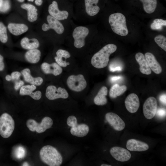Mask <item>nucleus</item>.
<instances>
[{
    "label": "nucleus",
    "mask_w": 166,
    "mask_h": 166,
    "mask_svg": "<svg viewBox=\"0 0 166 166\" xmlns=\"http://www.w3.org/2000/svg\"><path fill=\"white\" fill-rule=\"evenodd\" d=\"M91 24L85 26L73 25L72 23L70 31L66 39L72 40L73 46L77 49L84 47L86 42L94 39Z\"/></svg>",
    "instance_id": "1"
},
{
    "label": "nucleus",
    "mask_w": 166,
    "mask_h": 166,
    "mask_svg": "<svg viewBox=\"0 0 166 166\" xmlns=\"http://www.w3.org/2000/svg\"><path fill=\"white\" fill-rule=\"evenodd\" d=\"M117 49L116 45L114 44L105 45L93 56L91 60L92 65L97 69L105 67L108 64L110 55Z\"/></svg>",
    "instance_id": "2"
},
{
    "label": "nucleus",
    "mask_w": 166,
    "mask_h": 166,
    "mask_svg": "<svg viewBox=\"0 0 166 166\" xmlns=\"http://www.w3.org/2000/svg\"><path fill=\"white\" fill-rule=\"evenodd\" d=\"M42 161L50 166H59L62 163V157L60 152L53 147L47 145L43 146L40 151Z\"/></svg>",
    "instance_id": "3"
},
{
    "label": "nucleus",
    "mask_w": 166,
    "mask_h": 166,
    "mask_svg": "<svg viewBox=\"0 0 166 166\" xmlns=\"http://www.w3.org/2000/svg\"><path fill=\"white\" fill-rule=\"evenodd\" d=\"M109 23L113 31L121 36H125L128 34L126 18L120 13L111 14L108 18Z\"/></svg>",
    "instance_id": "4"
},
{
    "label": "nucleus",
    "mask_w": 166,
    "mask_h": 166,
    "mask_svg": "<svg viewBox=\"0 0 166 166\" xmlns=\"http://www.w3.org/2000/svg\"><path fill=\"white\" fill-rule=\"evenodd\" d=\"M47 24L44 23L42 26V30L47 31L50 30H53L59 35L65 34L67 36L69 34L72 27V23L64 25L60 20L54 18L49 14L46 18Z\"/></svg>",
    "instance_id": "5"
},
{
    "label": "nucleus",
    "mask_w": 166,
    "mask_h": 166,
    "mask_svg": "<svg viewBox=\"0 0 166 166\" xmlns=\"http://www.w3.org/2000/svg\"><path fill=\"white\" fill-rule=\"evenodd\" d=\"M99 0H84L85 8L83 12L75 18L82 22L91 21L92 17L96 16L100 10L97 5Z\"/></svg>",
    "instance_id": "6"
},
{
    "label": "nucleus",
    "mask_w": 166,
    "mask_h": 166,
    "mask_svg": "<svg viewBox=\"0 0 166 166\" xmlns=\"http://www.w3.org/2000/svg\"><path fill=\"white\" fill-rule=\"evenodd\" d=\"M14 121L12 117L7 113L0 116V135L7 138L12 135L14 128Z\"/></svg>",
    "instance_id": "7"
},
{
    "label": "nucleus",
    "mask_w": 166,
    "mask_h": 166,
    "mask_svg": "<svg viewBox=\"0 0 166 166\" xmlns=\"http://www.w3.org/2000/svg\"><path fill=\"white\" fill-rule=\"evenodd\" d=\"M53 121L50 117H44L40 123L37 122L33 119L28 120L26 122L27 128L31 131H36L38 133H41L50 128L53 124Z\"/></svg>",
    "instance_id": "8"
},
{
    "label": "nucleus",
    "mask_w": 166,
    "mask_h": 166,
    "mask_svg": "<svg viewBox=\"0 0 166 166\" xmlns=\"http://www.w3.org/2000/svg\"><path fill=\"white\" fill-rule=\"evenodd\" d=\"M48 11L49 14L54 18L65 22H70L71 18L73 16V14L70 12L60 10L58 3L55 1L49 5Z\"/></svg>",
    "instance_id": "9"
},
{
    "label": "nucleus",
    "mask_w": 166,
    "mask_h": 166,
    "mask_svg": "<svg viewBox=\"0 0 166 166\" xmlns=\"http://www.w3.org/2000/svg\"><path fill=\"white\" fill-rule=\"evenodd\" d=\"M67 84L71 90L79 92L83 90L87 86V82L83 75H71L68 78Z\"/></svg>",
    "instance_id": "10"
},
{
    "label": "nucleus",
    "mask_w": 166,
    "mask_h": 166,
    "mask_svg": "<svg viewBox=\"0 0 166 166\" xmlns=\"http://www.w3.org/2000/svg\"><path fill=\"white\" fill-rule=\"evenodd\" d=\"M45 95L49 100H53L58 98L66 99L69 97V94L66 90L61 87L57 88L54 85L47 86L46 90Z\"/></svg>",
    "instance_id": "11"
},
{
    "label": "nucleus",
    "mask_w": 166,
    "mask_h": 166,
    "mask_svg": "<svg viewBox=\"0 0 166 166\" xmlns=\"http://www.w3.org/2000/svg\"><path fill=\"white\" fill-rule=\"evenodd\" d=\"M157 101L154 97L147 98L143 106V112L145 117L148 119H152L155 116L157 110Z\"/></svg>",
    "instance_id": "12"
},
{
    "label": "nucleus",
    "mask_w": 166,
    "mask_h": 166,
    "mask_svg": "<svg viewBox=\"0 0 166 166\" xmlns=\"http://www.w3.org/2000/svg\"><path fill=\"white\" fill-rule=\"evenodd\" d=\"M105 118L108 123L116 130L121 131L125 127V124L124 121L115 113H108L105 114Z\"/></svg>",
    "instance_id": "13"
},
{
    "label": "nucleus",
    "mask_w": 166,
    "mask_h": 166,
    "mask_svg": "<svg viewBox=\"0 0 166 166\" xmlns=\"http://www.w3.org/2000/svg\"><path fill=\"white\" fill-rule=\"evenodd\" d=\"M110 152L112 156L116 160L119 161H127L131 157L130 152L123 148L114 147L111 148Z\"/></svg>",
    "instance_id": "14"
},
{
    "label": "nucleus",
    "mask_w": 166,
    "mask_h": 166,
    "mask_svg": "<svg viewBox=\"0 0 166 166\" xmlns=\"http://www.w3.org/2000/svg\"><path fill=\"white\" fill-rule=\"evenodd\" d=\"M36 89V86L34 85H23L20 88L19 94L21 96H29L35 100H38L41 98L42 93L39 90L34 92Z\"/></svg>",
    "instance_id": "15"
},
{
    "label": "nucleus",
    "mask_w": 166,
    "mask_h": 166,
    "mask_svg": "<svg viewBox=\"0 0 166 166\" xmlns=\"http://www.w3.org/2000/svg\"><path fill=\"white\" fill-rule=\"evenodd\" d=\"M124 102L126 109L131 113L136 112L140 106L139 98L137 95L134 93H132L128 95Z\"/></svg>",
    "instance_id": "16"
},
{
    "label": "nucleus",
    "mask_w": 166,
    "mask_h": 166,
    "mask_svg": "<svg viewBox=\"0 0 166 166\" xmlns=\"http://www.w3.org/2000/svg\"><path fill=\"white\" fill-rule=\"evenodd\" d=\"M126 147L128 150L131 151L142 152L148 150V145L146 143L135 139L128 140Z\"/></svg>",
    "instance_id": "17"
},
{
    "label": "nucleus",
    "mask_w": 166,
    "mask_h": 166,
    "mask_svg": "<svg viewBox=\"0 0 166 166\" xmlns=\"http://www.w3.org/2000/svg\"><path fill=\"white\" fill-rule=\"evenodd\" d=\"M41 69L45 74H52L55 76L60 75L62 72V69L61 67L56 62L49 64L46 62L42 63Z\"/></svg>",
    "instance_id": "18"
},
{
    "label": "nucleus",
    "mask_w": 166,
    "mask_h": 166,
    "mask_svg": "<svg viewBox=\"0 0 166 166\" xmlns=\"http://www.w3.org/2000/svg\"><path fill=\"white\" fill-rule=\"evenodd\" d=\"M135 58L139 65L140 72L146 75L151 74V69L144 55L141 53H138L135 55Z\"/></svg>",
    "instance_id": "19"
},
{
    "label": "nucleus",
    "mask_w": 166,
    "mask_h": 166,
    "mask_svg": "<svg viewBox=\"0 0 166 166\" xmlns=\"http://www.w3.org/2000/svg\"><path fill=\"white\" fill-rule=\"evenodd\" d=\"M56 54L54 59L56 62L61 67H66L69 63L66 60L71 57L69 52L66 50L59 49L56 51Z\"/></svg>",
    "instance_id": "20"
},
{
    "label": "nucleus",
    "mask_w": 166,
    "mask_h": 166,
    "mask_svg": "<svg viewBox=\"0 0 166 166\" xmlns=\"http://www.w3.org/2000/svg\"><path fill=\"white\" fill-rule=\"evenodd\" d=\"M89 128L85 124H77V123L71 127L70 132L72 135L78 137H83L88 133Z\"/></svg>",
    "instance_id": "21"
},
{
    "label": "nucleus",
    "mask_w": 166,
    "mask_h": 166,
    "mask_svg": "<svg viewBox=\"0 0 166 166\" xmlns=\"http://www.w3.org/2000/svg\"><path fill=\"white\" fill-rule=\"evenodd\" d=\"M21 73L22 74L25 81L31 85L35 86H39L43 82V78L40 77H34L31 74L30 69L26 68L23 69Z\"/></svg>",
    "instance_id": "22"
},
{
    "label": "nucleus",
    "mask_w": 166,
    "mask_h": 166,
    "mask_svg": "<svg viewBox=\"0 0 166 166\" xmlns=\"http://www.w3.org/2000/svg\"><path fill=\"white\" fill-rule=\"evenodd\" d=\"M144 56L151 69L156 74L161 73L162 71V68L155 56L149 52L146 53Z\"/></svg>",
    "instance_id": "23"
},
{
    "label": "nucleus",
    "mask_w": 166,
    "mask_h": 166,
    "mask_svg": "<svg viewBox=\"0 0 166 166\" xmlns=\"http://www.w3.org/2000/svg\"><path fill=\"white\" fill-rule=\"evenodd\" d=\"M8 28L12 34L16 36L26 32L28 29L26 25L20 23H10L8 25Z\"/></svg>",
    "instance_id": "24"
},
{
    "label": "nucleus",
    "mask_w": 166,
    "mask_h": 166,
    "mask_svg": "<svg viewBox=\"0 0 166 166\" xmlns=\"http://www.w3.org/2000/svg\"><path fill=\"white\" fill-rule=\"evenodd\" d=\"M41 56V51L36 49L29 50L25 54L26 61L32 64H35L38 62Z\"/></svg>",
    "instance_id": "25"
},
{
    "label": "nucleus",
    "mask_w": 166,
    "mask_h": 166,
    "mask_svg": "<svg viewBox=\"0 0 166 166\" xmlns=\"http://www.w3.org/2000/svg\"><path fill=\"white\" fill-rule=\"evenodd\" d=\"M21 7L27 11L28 20L29 22H32L37 20L38 10L34 6L30 4L23 3L21 5Z\"/></svg>",
    "instance_id": "26"
},
{
    "label": "nucleus",
    "mask_w": 166,
    "mask_h": 166,
    "mask_svg": "<svg viewBox=\"0 0 166 166\" xmlns=\"http://www.w3.org/2000/svg\"><path fill=\"white\" fill-rule=\"evenodd\" d=\"M108 89L107 87L105 86L102 87L94 98V103L98 105L106 104L107 102V100L106 97Z\"/></svg>",
    "instance_id": "27"
},
{
    "label": "nucleus",
    "mask_w": 166,
    "mask_h": 166,
    "mask_svg": "<svg viewBox=\"0 0 166 166\" xmlns=\"http://www.w3.org/2000/svg\"><path fill=\"white\" fill-rule=\"evenodd\" d=\"M20 44L22 48L28 50L37 49L39 46V42L37 39L35 38L29 39L26 37L22 39Z\"/></svg>",
    "instance_id": "28"
},
{
    "label": "nucleus",
    "mask_w": 166,
    "mask_h": 166,
    "mask_svg": "<svg viewBox=\"0 0 166 166\" xmlns=\"http://www.w3.org/2000/svg\"><path fill=\"white\" fill-rule=\"evenodd\" d=\"M127 89V87L125 85L120 86L118 84H116L111 88L109 92V96L112 98H116L123 94Z\"/></svg>",
    "instance_id": "29"
},
{
    "label": "nucleus",
    "mask_w": 166,
    "mask_h": 166,
    "mask_svg": "<svg viewBox=\"0 0 166 166\" xmlns=\"http://www.w3.org/2000/svg\"><path fill=\"white\" fill-rule=\"evenodd\" d=\"M143 4L144 11L148 14H152L155 10L157 5V0H140Z\"/></svg>",
    "instance_id": "30"
},
{
    "label": "nucleus",
    "mask_w": 166,
    "mask_h": 166,
    "mask_svg": "<svg viewBox=\"0 0 166 166\" xmlns=\"http://www.w3.org/2000/svg\"><path fill=\"white\" fill-rule=\"evenodd\" d=\"M166 26V20L157 18L153 20L151 25L150 27L153 30H160L162 29L163 26Z\"/></svg>",
    "instance_id": "31"
},
{
    "label": "nucleus",
    "mask_w": 166,
    "mask_h": 166,
    "mask_svg": "<svg viewBox=\"0 0 166 166\" xmlns=\"http://www.w3.org/2000/svg\"><path fill=\"white\" fill-rule=\"evenodd\" d=\"M7 40L6 27L2 22H0V41L3 43H5Z\"/></svg>",
    "instance_id": "32"
},
{
    "label": "nucleus",
    "mask_w": 166,
    "mask_h": 166,
    "mask_svg": "<svg viewBox=\"0 0 166 166\" xmlns=\"http://www.w3.org/2000/svg\"><path fill=\"white\" fill-rule=\"evenodd\" d=\"M156 43L164 50L166 51V38L162 35H158L154 38Z\"/></svg>",
    "instance_id": "33"
},
{
    "label": "nucleus",
    "mask_w": 166,
    "mask_h": 166,
    "mask_svg": "<svg viewBox=\"0 0 166 166\" xmlns=\"http://www.w3.org/2000/svg\"><path fill=\"white\" fill-rule=\"evenodd\" d=\"M10 7L9 0H0V12L6 13L8 11Z\"/></svg>",
    "instance_id": "34"
},
{
    "label": "nucleus",
    "mask_w": 166,
    "mask_h": 166,
    "mask_svg": "<svg viewBox=\"0 0 166 166\" xmlns=\"http://www.w3.org/2000/svg\"><path fill=\"white\" fill-rule=\"evenodd\" d=\"M15 151L16 156L19 159L22 158L25 155V150L23 147H19Z\"/></svg>",
    "instance_id": "35"
},
{
    "label": "nucleus",
    "mask_w": 166,
    "mask_h": 166,
    "mask_svg": "<svg viewBox=\"0 0 166 166\" xmlns=\"http://www.w3.org/2000/svg\"><path fill=\"white\" fill-rule=\"evenodd\" d=\"M66 123L69 126L72 127L77 123V118L74 116H70L67 118Z\"/></svg>",
    "instance_id": "36"
},
{
    "label": "nucleus",
    "mask_w": 166,
    "mask_h": 166,
    "mask_svg": "<svg viewBox=\"0 0 166 166\" xmlns=\"http://www.w3.org/2000/svg\"><path fill=\"white\" fill-rule=\"evenodd\" d=\"M156 113L159 117H164L166 116V110L164 108H159L157 110Z\"/></svg>",
    "instance_id": "37"
},
{
    "label": "nucleus",
    "mask_w": 166,
    "mask_h": 166,
    "mask_svg": "<svg viewBox=\"0 0 166 166\" xmlns=\"http://www.w3.org/2000/svg\"><path fill=\"white\" fill-rule=\"evenodd\" d=\"M21 75V73L18 71H14L12 72L11 74L12 80H18Z\"/></svg>",
    "instance_id": "38"
},
{
    "label": "nucleus",
    "mask_w": 166,
    "mask_h": 166,
    "mask_svg": "<svg viewBox=\"0 0 166 166\" xmlns=\"http://www.w3.org/2000/svg\"><path fill=\"white\" fill-rule=\"evenodd\" d=\"M24 82L22 80H20L16 81L14 85V89L16 90H18L22 86L24 85Z\"/></svg>",
    "instance_id": "39"
},
{
    "label": "nucleus",
    "mask_w": 166,
    "mask_h": 166,
    "mask_svg": "<svg viewBox=\"0 0 166 166\" xmlns=\"http://www.w3.org/2000/svg\"><path fill=\"white\" fill-rule=\"evenodd\" d=\"M5 68V65L3 62V57L0 54V71H3Z\"/></svg>",
    "instance_id": "40"
},
{
    "label": "nucleus",
    "mask_w": 166,
    "mask_h": 166,
    "mask_svg": "<svg viewBox=\"0 0 166 166\" xmlns=\"http://www.w3.org/2000/svg\"><path fill=\"white\" fill-rule=\"evenodd\" d=\"M166 95L165 94H162L160 97V101L161 103L165 105H166Z\"/></svg>",
    "instance_id": "41"
},
{
    "label": "nucleus",
    "mask_w": 166,
    "mask_h": 166,
    "mask_svg": "<svg viewBox=\"0 0 166 166\" xmlns=\"http://www.w3.org/2000/svg\"><path fill=\"white\" fill-rule=\"evenodd\" d=\"M122 78V77L121 76H114L111 77H110V80L111 82H115L118 81Z\"/></svg>",
    "instance_id": "42"
},
{
    "label": "nucleus",
    "mask_w": 166,
    "mask_h": 166,
    "mask_svg": "<svg viewBox=\"0 0 166 166\" xmlns=\"http://www.w3.org/2000/svg\"><path fill=\"white\" fill-rule=\"evenodd\" d=\"M122 69L121 66H118L114 68H110L109 70L111 71L114 72L116 71H121L122 70Z\"/></svg>",
    "instance_id": "43"
},
{
    "label": "nucleus",
    "mask_w": 166,
    "mask_h": 166,
    "mask_svg": "<svg viewBox=\"0 0 166 166\" xmlns=\"http://www.w3.org/2000/svg\"><path fill=\"white\" fill-rule=\"evenodd\" d=\"M35 4L38 6H40L42 5L43 3L42 0H35Z\"/></svg>",
    "instance_id": "44"
},
{
    "label": "nucleus",
    "mask_w": 166,
    "mask_h": 166,
    "mask_svg": "<svg viewBox=\"0 0 166 166\" xmlns=\"http://www.w3.org/2000/svg\"><path fill=\"white\" fill-rule=\"evenodd\" d=\"M5 79L7 81H10L12 80L11 75H7L5 77Z\"/></svg>",
    "instance_id": "45"
},
{
    "label": "nucleus",
    "mask_w": 166,
    "mask_h": 166,
    "mask_svg": "<svg viewBox=\"0 0 166 166\" xmlns=\"http://www.w3.org/2000/svg\"><path fill=\"white\" fill-rule=\"evenodd\" d=\"M101 166H111V165L106 164H102L101 165Z\"/></svg>",
    "instance_id": "46"
},
{
    "label": "nucleus",
    "mask_w": 166,
    "mask_h": 166,
    "mask_svg": "<svg viewBox=\"0 0 166 166\" xmlns=\"http://www.w3.org/2000/svg\"><path fill=\"white\" fill-rule=\"evenodd\" d=\"M23 166H28V165H29L28 164V163H27L26 162H25V163H24V164H23Z\"/></svg>",
    "instance_id": "47"
},
{
    "label": "nucleus",
    "mask_w": 166,
    "mask_h": 166,
    "mask_svg": "<svg viewBox=\"0 0 166 166\" xmlns=\"http://www.w3.org/2000/svg\"><path fill=\"white\" fill-rule=\"evenodd\" d=\"M18 2H23L24 0H17Z\"/></svg>",
    "instance_id": "48"
},
{
    "label": "nucleus",
    "mask_w": 166,
    "mask_h": 166,
    "mask_svg": "<svg viewBox=\"0 0 166 166\" xmlns=\"http://www.w3.org/2000/svg\"><path fill=\"white\" fill-rule=\"evenodd\" d=\"M27 0L29 1L33 2L34 0Z\"/></svg>",
    "instance_id": "49"
}]
</instances>
